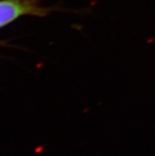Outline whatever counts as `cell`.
I'll return each mask as SVG.
<instances>
[{
	"instance_id": "obj_1",
	"label": "cell",
	"mask_w": 155,
	"mask_h": 156,
	"mask_svg": "<svg viewBox=\"0 0 155 156\" xmlns=\"http://www.w3.org/2000/svg\"><path fill=\"white\" fill-rule=\"evenodd\" d=\"M58 9L42 6L40 0H0V28L22 16L45 17Z\"/></svg>"
}]
</instances>
